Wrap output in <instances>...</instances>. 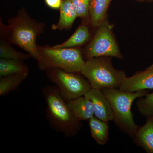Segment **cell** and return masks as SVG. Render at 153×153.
Returning a JSON list of instances; mask_svg holds the SVG:
<instances>
[{"label": "cell", "instance_id": "cell-1", "mask_svg": "<svg viewBox=\"0 0 153 153\" xmlns=\"http://www.w3.org/2000/svg\"><path fill=\"white\" fill-rule=\"evenodd\" d=\"M47 103V116L51 126L66 137H73L80 128V121L74 117L67 102L55 86L42 89Z\"/></svg>", "mask_w": 153, "mask_h": 153}, {"label": "cell", "instance_id": "cell-2", "mask_svg": "<svg viewBox=\"0 0 153 153\" xmlns=\"http://www.w3.org/2000/svg\"><path fill=\"white\" fill-rule=\"evenodd\" d=\"M10 41L27 51L37 60L39 68H49V65L39 52L36 44L37 37L43 32V25L37 23L28 14L22 12L10 21Z\"/></svg>", "mask_w": 153, "mask_h": 153}, {"label": "cell", "instance_id": "cell-3", "mask_svg": "<svg viewBox=\"0 0 153 153\" xmlns=\"http://www.w3.org/2000/svg\"><path fill=\"white\" fill-rule=\"evenodd\" d=\"M101 91L112 108L114 122L122 131L134 138L138 128L134 121L131 105L136 99L146 95L147 91L130 92L115 88Z\"/></svg>", "mask_w": 153, "mask_h": 153}, {"label": "cell", "instance_id": "cell-4", "mask_svg": "<svg viewBox=\"0 0 153 153\" xmlns=\"http://www.w3.org/2000/svg\"><path fill=\"white\" fill-rule=\"evenodd\" d=\"M109 57H94L85 61L80 73L89 81L91 88L101 90L120 88L125 74L114 68Z\"/></svg>", "mask_w": 153, "mask_h": 153}, {"label": "cell", "instance_id": "cell-5", "mask_svg": "<svg viewBox=\"0 0 153 153\" xmlns=\"http://www.w3.org/2000/svg\"><path fill=\"white\" fill-rule=\"evenodd\" d=\"M48 76L65 100L84 95L91 87L88 79L76 73L57 68H48Z\"/></svg>", "mask_w": 153, "mask_h": 153}, {"label": "cell", "instance_id": "cell-6", "mask_svg": "<svg viewBox=\"0 0 153 153\" xmlns=\"http://www.w3.org/2000/svg\"><path fill=\"white\" fill-rule=\"evenodd\" d=\"M87 59L100 57L122 59V56L112 32V26L105 18L85 50Z\"/></svg>", "mask_w": 153, "mask_h": 153}, {"label": "cell", "instance_id": "cell-7", "mask_svg": "<svg viewBox=\"0 0 153 153\" xmlns=\"http://www.w3.org/2000/svg\"><path fill=\"white\" fill-rule=\"evenodd\" d=\"M39 50L49 68H57L71 73H80L85 63L79 49L51 47Z\"/></svg>", "mask_w": 153, "mask_h": 153}, {"label": "cell", "instance_id": "cell-8", "mask_svg": "<svg viewBox=\"0 0 153 153\" xmlns=\"http://www.w3.org/2000/svg\"><path fill=\"white\" fill-rule=\"evenodd\" d=\"M119 89L133 92L153 89V63L145 70L124 78Z\"/></svg>", "mask_w": 153, "mask_h": 153}, {"label": "cell", "instance_id": "cell-9", "mask_svg": "<svg viewBox=\"0 0 153 153\" xmlns=\"http://www.w3.org/2000/svg\"><path fill=\"white\" fill-rule=\"evenodd\" d=\"M84 95L92 102L94 116L106 122L113 120L112 108L101 90L91 88Z\"/></svg>", "mask_w": 153, "mask_h": 153}, {"label": "cell", "instance_id": "cell-10", "mask_svg": "<svg viewBox=\"0 0 153 153\" xmlns=\"http://www.w3.org/2000/svg\"><path fill=\"white\" fill-rule=\"evenodd\" d=\"M66 101L72 114L77 120H89L94 116L93 104L85 95Z\"/></svg>", "mask_w": 153, "mask_h": 153}, {"label": "cell", "instance_id": "cell-11", "mask_svg": "<svg viewBox=\"0 0 153 153\" xmlns=\"http://www.w3.org/2000/svg\"><path fill=\"white\" fill-rule=\"evenodd\" d=\"M135 143L149 153H153V117H148L146 123L138 128L134 137Z\"/></svg>", "mask_w": 153, "mask_h": 153}, {"label": "cell", "instance_id": "cell-12", "mask_svg": "<svg viewBox=\"0 0 153 153\" xmlns=\"http://www.w3.org/2000/svg\"><path fill=\"white\" fill-rule=\"evenodd\" d=\"M60 17L58 23L52 25L53 30L69 28L77 17V12L71 0H63L60 7Z\"/></svg>", "mask_w": 153, "mask_h": 153}, {"label": "cell", "instance_id": "cell-13", "mask_svg": "<svg viewBox=\"0 0 153 153\" xmlns=\"http://www.w3.org/2000/svg\"><path fill=\"white\" fill-rule=\"evenodd\" d=\"M112 0H90L89 16L91 25L98 28L106 18L107 12Z\"/></svg>", "mask_w": 153, "mask_h": 153}, {"label": "cell", "instance_id": "cell-14", "mask_svg": "<svg viewBox=\"0 0 153 153\" xmlns=\"http://www.w3.org/2000/svg\"><path fill=\"white\" fill-rule=\"evenodd\" d=\"M91 136L97 143L104 145L108 140L109 126L108 122L93 116L89 120Z\"/></svg>", "mask_w": 153, "mask_h": 153}, {"label": "cell", "instance_id": "cell-15", "mask_svg": "<svg viewBox=\"0 0 153 153\" xmlns=\"http://www.w3.org/2000/svg\"><path fill=\"white\" fill-rule=\"evenodd\" d=\"M90 33L87 26H79L75 33L67 41L62 44L55 45L53 48H67L78 47L86 43L90 38Z\"/></svg>", "mask_w": 153, "mask_h": 153}, {"label": "cell", "instance_id": "cell-16", "mask_svg": "<svg viewBox=\"0 0 153 153\" xmlns=\"http://www.w3.org/2000/svg\"><path fill=\"white\" fill-rule=\"evenodd\" d=\"M28 73L12 74L2 77L0 79V96L7 95L11 91L17 89L27 78Z\"/></svg>", "mask_w": 153, "mask_h": 153}, {"label": "cell", "instance_id": "cell-17", "mask_svg": "<svg viewBox=\"0 0 153 153\" xmlns=\"http://www.w3.org/2000/svg\"><path fill=\"white\" fill-rule=\"evenodd\" d=\"M26 73H29V68L22 61L1 58L0 76L1 77Z\"/></svg>", "mask_w": 153, "mask_h": 153}, {"label": "cell", "instance_id": "cell-18", "mask_svg": "<svg viewBox=\"0 0 153 153\" xmlns=\"http://www.w3.org/2000/svg\"><path fill=\"white\" fill-rule=\"evenodd\" d=\"M30 54L21 53L7 44L5 42L1 41L0 44V57L2 59H10L22 61L31 57Z\"/></svg>", "mask_w": 153, "mask_h": 153}, {"label": "cell", "instance_id": "cell-19", "mask_svg": "<svg viewBox=\"0 0 153 153\" xmlns=\"http://www.w3.org/2000/svg\"><path fill=\"white\" fill-rule=\"evenodd\" d=\"M137 106L141 114L147 117H153V92L139 100Z\"/></svg>", "mask_w": 153, "mask_h": 153}, {"label": "cell", "instance_id": "cell-20", "mask_svg": "<svg viewBox=\"0 0 153 153\" xmlns=\"http://www.w3.org/2000/svg\"><path fill=\"white\" fill-rule=\"evenodd\" d=\"M77 12V17L88 20L90 0H71Z\"/></svg>", "mask_w": 153, "mask_h": 153}, {"label": "cell", "instance_id": "cell-21", "mask_svg": "<svg viewBox=\"0 0 153 153\" xmlns=\"http://www.w3.org/2000/svg\"><path fill=\"white\" fill-rule=\"evenodd\" d=\"M48 7L54 9H60L62 4V0H45Z\"/></svg>", "mask_w": 153, "mask_h": 153}, {"label": "cell", "instance_id": "cell-22", "mask_svg": "<svg viewBox=\"0 0 153 153\" xmlns=\"http://www.w3.org/2000/svg\"><path fill=\"white\" fill-rule=\"evenodd\" d=\"M144 1H152L153 0H144Z\"/></svg>", "mask_w": 153, "mask_h": 153}]
</instances>
